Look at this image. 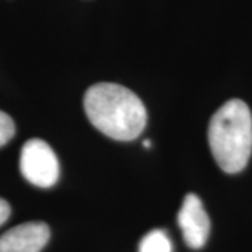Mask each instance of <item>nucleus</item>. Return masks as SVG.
<instances>
[{"label": "nucleus", "instance_id": "obj_9", "mask_svg": "<svg viewBox=\"0 0 252 252\" xmlns=\"http://www.w3.org/2000/svg\"><path fill=\"white\" fill-rule=\"evenodd\" d=\"M143 144H144V147H146V149H149V147L152 146V143H150V140H144Z\"/></svg>", "mask_w": 252, "mask_h": 252}, {"label": "nucleus", "instance_id": "obj_8", "mask_svg": "<svg viewBox=\"0 0 252 252\" xmlns=\"http://www.w3.org/2000/svg\"><path fill=\"white\" fill-rule=\"evenodd\" d=\"M10 213H11L10 205L4 199L0 198V225L7 221V219L10 217Z\"/></svg>", "mask_w": 252, "mask_h": 252}, {"label": "nucleus", "instance_id": "obj_3", "mask_svg": "<svg viewBox=\"0 0 252 252\" xmlns=\"http://www.w3.org/2000/svg\"><path fill=\"white\" fill-rule=\"evenodd\" d=\"M20 171L34 187L51 188L59 180V161L46 142L31 139L21 149Z\"/></svg>", "mask_w": 252, "mask_h": 252}, {"label": "nucleus", "instance_id": "obj_6", "mask_svg": "<svg viewBox=\"0 0 252 252\" xmlns=\"http://www.w3.org/2000/svg\"><path fill=\"white\" fill-rule=\"evenodd\" d=\"M139 252H172V243L165 231L153 230L142 238Z\"/></svg>", "mask_w": 252, "mask_h": 252}, {"label": "nucleus", "instance_id": "obj_4", "mask_svg": "<svg viewBox=\"0 0 252 252\" xmlns=\"http://www.w3.org/2000/svg\"><path fill=\"white\" fill-rule=\"evenodd\" d=\"M178 225L184 241L189 248L199 250L207 243L210 234V219L198 195L188 193L184 198L178 212Z\"/></svg>", "mask_w": 252, "mask_h": 252}, {"label": "nucleus", "instance_id": "obj_1", "mask_svg": "<svg viewBox=\"0 0 252 252\" xmlns=\"http://www.w3.org/2000/svg\"><path fill=\"white\" fill-rule=\"evenodd\" d=\"M84 111L101 133L119 142H130L143 132L147 112L142 99L121 84L98 83L84 95Z\"/></svg>", "mask_w": 252, "mask_h": 252}, {"label": "nucleus", "instance_id": "obj_7", "mask_svg": "<svg viewBox=\"0 0 252 252\" xmlns=\"http://www.w3.org/2000/svg\"><path fill=\"white\" fill-rule=\"evenodd\" d=\"M16 133L14 121L6 112L0 111V147L7 144Z\"/></svg>", "mask_w": 252, "mask_h": 252}, {"label": "nucleus", "instance_id": "obj_5", "mask_svg": "<svg viewBox=\"0 0 252 252\" xmlns=\"http://www.w3.org/2000/svg\"><path fill=\"white\" fill-rule=\"evenodd\" d=\"M49 237L51 231L45 223H23L0 235V252H41Z\"/></svg>", "mask_w": 252, "mask_h": 252}, {"label": "nucleus", "instance_id": "obj_2", "mask_svg": "<svg viewBox=\"0 0 252 252\" xmlns=\"http://www.w3.org/2000/svg\"><path fill=\"white\" fill-rule=\"evenodd\" d=\"M209 146L217 165L227 174L243 171L252 153V115L238 98L228 99L210 119Z\"/></svg>", "mask_w": 252, "mask_h": 252}]
</instances>
